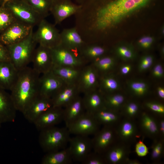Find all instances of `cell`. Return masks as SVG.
I'll use <instances>...</instances> for the list:
<instances>
[{"label":"cell","mask_w":164,"mask_h":164,"mask_svg":"<svg viewBox=\"0 0 164 164\" xmlns=\"http://www.w3.org/2000/svg\"><path fill=\"white\" fill-rule=\"evenodd\" d=\"M40 74L27 66L18 71V77L10 91L17 111L22 113L39 95Z\"/></svg>","instance_id":"6da1fadb"},{"label":"cell","mask_w":164,"mask_h":164,"mask_svg":"<svg viewBox=\"0 0 164 164\" xmlns=\"http://www.w3.org/2000/svg\"><path fill=\"white\" fill-rule=\"evenodd\" d=\"M33 28L29 35L22 40L6 46L10 61L18 70L28 66L31 62L37 43L33 38Z\"/></svg>","instance_id":"7a4b0ae2"},{"label":"cell","mask_w":164,"mask_h":164,"mask_svg":"<svg viewBox=\"0 0 164 164\" xmlns=\"http://www.w3.org/2000/svg\"><path fill=\"white\" fill-rule=\"evenodd\" d=\"M39 143L44 151L47 153L59 151L67 148L70 138V134L65 126H55L40 131Z\"/></svg>","instance_id":"3957f363"},{"label":"cell","mask_w":164,"mask_h":164,"mask_svg":"<svg viewBox=\"0 0 164 164\" xmlns=\"http://www.w3.org/2000/svg\"><path fill=\"white\" fill-rule=\"evenodd\" d=\"M4 5L16 21L32 27L43 19L23 0H13Z\"/></svg>","instance_id":"277c9868"},{"label":"cell","mask_w":164,"mask_h":164,"mask_svg":"<svg viewBox=\"0 0 164 164\" xmlns=\"http://www.w3.org/2000/svg\"><path fill=\"white\" fill-rule=\"evenodd\" d=\"M36 31L33 33V38L37 43L50 49L60 43V32L53 24L42 19L38 24Z\"/></svg>","instance_id":"5b68a950"},{"label":"cell","mask_w":164,"mask_h":164,"mask_svg":"<svg viewBox=\"0 0 164 164\" xmlns=\"http://www.w3.org/2000/svg\"><path fill=\"white\" fill-rule=\"evenodd\" d=\"M51 50L53 65L81 68L87 64L80 55L60 44Z\"/></svg>","instance_id":"8992f818"},{"label":"cell","mask_w":164,"mask_h":164,"mask_svg":"<svg viewBox=\"0 0 164 164\" xmlns=\"http://www.w3.org/2000/svg\"><path fill=\"white\" fill-rule=\"evenodd\" d=\"M33 27L16 20L0 34V41L5 46L17 43L26 37Z\"/></svg>","instance_id":"52a82bcc"},{"label":"cell","mask_w":164,"mask_h":164,"mask_svg":"<svg viewBox=\"0 0 164 164\" xmlns=\"http://www.w3.org/2000/svg\"><path fill=\"white\" fill-rule=\"evenodd\" d=\"M94 136L91 138L92 150L102 155L115 142L117 137L115 127L108 126H103Z\"/></svg>","instance_id":"ba28073f"},{"label":"cell","mask_w":164,"mask_h":164,"mask_svg":"<svg viewBox=\"0 0 164 164\" xmlns=\"http://www.w3.org/2000/svg\"><path fill=\"white\" fill-rule=\"evenodd\" d=\"M100 125L92 114L86 112L67 128L70 134L89 136L94 135Z\"/></svg>","instance_id":"9c48e42d"},{"label":"cell","mask_w":164,"mask_h":164,"mask_svg":"<svg viewBox=\"0 0 164 164\" xmlns=\"http://www.w3.org/2000/svg\"><path fill=\"white\" fill-rule=\"evenodd\" d=\"M67 84L51 71L41 74L39 80V93L52 98Z\"/></svg>","instance_id":"30bf717a"},{"label":"cell","mask_w":164,"mask_h":164,"mask_svg":"<svg viewBox=\"0 0 164 164\" xmlns=\"http://www.w3.org/2000/svg\"><path fill=\"white\" fill-rule=\"evenodd\" d=\"M31 62L32 68L40 74L51 71L53 66L51 49L39 45L34 51Z\"/></svg>","instance_id":"8fae6325"},{"label":"cell","mask_w":164,"mask_h":164,"mask_svg":"<svg viewBox=\"0 0 164 164\" xmlns=\"http://www.w3.org/2000/svg\"><path fill=\"white\" fill-rule=\"evenodd\" d=\"M99 77L98 72L91 64L83 66L77 82L80 93L84 94L97 89Z\"/></svg>","instance_id":"7c38bea8"},{"label":"cell","mask_w":164,"mask_h":164,"mask_svg":"<svg viewBox=\"0 0 164 164\" xmlns=\"http://www.w3.org/2000/svg\"><path fill=\"white\" fill-rule=\"evenodd\" d=\"M80 8V5L75 4L71 0H53L50 13L53 17L55 25L58 24L74 15Z\"/></svg>","instance_id":"4fadbf2b"},{"label":"cell","mask_w":164,"mask_h":164,"mask_svg":"<svg viewBox=\"0 0 164 164\" xmlns=\"http://www.w3.org/2000/svg\"><path fill=\"white\" fill-rule=\"evenodd\" d=\"M68 146L73 161L81 162L92 150L91 138L89 136L75 135L70 137Z\"/></svg>","instance_id":"5bb4252c"},{"label":"cell","mask_w":164,"mask_h":164,"mask_svg":"<svg viewBox=\"0 0 164 164\" xmlns=\"http://www.w3.org/2000/svg\"><path fill=\"white\" fill-rule=\"evenodd\" d=\"M60 44L79 55L87 44L75 26L63 29L60 32Z\"/></svg>","instance_id":"9a60e30c"},{"label":"cell","mask_w":164,"mask_h":164,"mask_svg":"<svg viewBox=\"0 0 164 164\" xmlns=\"http://www.w3.org/2000/svg\"><path fill=\"white\" fill-rule=\"evenodd\" d=\"M53 107V103L51 98L43 97L39 94L22 114L29 122L33 123L40 115Z\"/></svg>","instance_id":"2e32d148"},{"label":"cell","mask_w":164,"mask_h":164,"mask_svg":"<svg viewBox=\"0 0 164 164\" xmlns=\"http://www.w3.org/2000/svg\"><path fill=\"white\" fill-rule=\"evenodd\" d=\"M63 108L53 107L40 115L33 123L41 131L58 124L63 121Z\"/></svg>","instance_id":"e0dca14e"},{"label":"cell","mask_w":164,"mask_h":164,"mask_svg":"<svg viewBox=\"0 0 164 164\" xmlns=\"http://www.w3.org/2000/svg\"><path fill=\"white\" fill-rule=\"evenodd\" d=\"M115 142L102 155L106 164H118L126 163L128 159L130 149L126 143Z\"/></svg>","instance_id":"ac0fdd59"},{"label":"cell","mask_w":164,"mask_h":164,"mask_svg":"<svg viewBox=\"0 0 164 164\" xmlns=\"http://www.w3.org/2000/svg\"><path fill=\"white\" fill-rule=\"evenodd\" d=\"M80 94L77 83L67 84L51 98L53 107L64 108Z\"/></svg>","instance_id":"d6986e66"},{"label":"cell","mask_w":164,"mask_h":164,"mask_svg":"<svg viewBox=\"0 0 164 164\" xmlns=\"http://www.w3.org/2000/svg\"><path fill=\"white\" fill-rule=\"evenodd\" d=\"M16 111L11 94L0 86V123L13 121Z\"/></svg>","instance_id":"ffe728a7"},{"label":"cell","mask_w":164,"mask_h":164,"mask_svg":"<svg viewBox=\"0 0 164 164\" xmlns=\"http://www.w3.org/2000/svg\"><path fill=\"white\" fill-rule=\"evenodd\" d=\"M63 108V121L67 127L86 112L82 96L80 94Z\"/></svg>","instance_id":"44dd1931"},{"label":"cell","mask_w":164,"mask_h":164,"mask_svg":"<svg viewBox=\"0 0 164 164\" xmlns=\"http://www.w3.org/2000/svg\"><path fill=\"white\" fill-rule=\"evenodd\" d=\"M18 71L10 61L0 62V86L10 91L16 81Z\"/></svg>","instance_id":"7402d4cb"},{"label":"cell","mask_w":164,"mask_h":164,"mask_svg":"<svg viewBox=\"0 0 164 164\" xmlns=\"http://www.w3.org/2000/svg\"><path fill=\"white\" fill-rule=\"evenodd\" d=\"M118 124L117 129L115 128L117 137L121 142L127 143L136 137L138 129L132 119L125 118Z\"/></svg>","instance_id":"603a6c76"},{"label":"cell","mask_w":164,"mask_h":164,"mask_svg":"<svg viewBox=\"0 0 164 164\" xmlns=\"http://www.w3.org/2000/svg\"><path fill=\"white\" fill-rule=\"evenodd\" d=\"M83 94V102L86 112L93 114L104 107L103 94L99 89Z\"/></svg>","instance_id":"cb8c5ba5"},{"label":"cell","mask_w":164,"mask_h":164,"mask_svg":"<svg viewBox=\"0 0 164 164\" xmlns=\"http://www.w3.org/2000/svg\"><path fill=\"white\" fill-rule=\"evenodd\" d=\"M139 123L141 131L146 136L154 140L160 137L158 121L151 115L142 112L140 116Z\"/></svg>","instance_id":"d4e9b609"},{"label":"cell","mask_w":164,"mask_h":164,"mask_svg":"<svg viewBox=\"0 0 164 164\" xmlns=\"http://www.w3.org/2000/svg\"><path fill=\"white\" fill-rule=\"evenodd\" d=\"M121 114L104 106L92 115L100 125L115 127L121 120Z\"/></svg>","instance_id":"484cf974"},{"label":"cell","mask_w":164,"mask_h":164,"mask_svg":"<svg viewBox=\"0 0 164 164\" xmlns=\"http://www.w3.org/2000/svg\"><path fill=\"white\" fill-rule=\"evenodd\" d=\"M73 161L69 147L57 151L47 153L41 160L42 164H70Z\"/></svg>","instance_id":"4316f807"},{"label":"cell","mask_w":164,"mask_h":164,"mask_svg":"<svg viewBox=\"0 0 164 164\" xmlns=\"http://www.w3.org/2000/svg\"><path fill=\"white\" fill-rule=\"evenodd\" d=\"M81 68L53 65L51 71L67 84L77 83Z\"/></svg>","instance_id":"83f0119b"},{"label":"cell","mask_w":164,"mask_h":164,"mask_svg":"<svg viewBox=\"0 0 164 164\" xmlns=\"http://www.w3.org/2000/svg\"><path fill=\"white\" fill-rule=\"evenodd\" d=\"M107 51L105 46L97 43L87 44L81 50L79 55L87 64L106 55Z\"/></svg>","instance_id":"f1b7e54d"},{"label":"cell","mask_w":164,"mask_h":164,"mask_svg":"<svg viewBox=\"0 0 164 164\" xmlns=\"http://www.w3.org/2000/svg\"><path fill=\"white\" fill-rule=\"evenodd\" d=\"M120 87L118 81L111 73L99 76L98 88L103 94L115 93Z\"/></svg>","instance_id":"f546056e"},{"label":"cell","mask_w":164,"mask_h":164,"mask_svg":"<svg viewBox=\"0 0 164 164\" xmlns=\"http://www.w3.org/2000/svg\"><path fill=\"white\" fill-rule=\"evenodd\" d=\"M116 63L113 57L106 55L90 63L92 65L100 76L111 73L115 66Z\"/></svg>","instance_id":"4dcf8cb0"},{"label":"cell","mask_w":164,"mask_h":164,"mask_svg":"<svg viewBox=\"0 0 164 164\" xmlns=\"http://www.w3.org/2000/svg\"><path fill=\"white\" fill-rule=\"evenodd\" d=\"M151 0H114L115 5L128 16L145 6Z\"/></svg>","instance_id":"1f68e13d"},{"label":"cell","mask_w":164,"mask_h":164,"mask_svg":"<svg viewBox=\"0 0 164 164\" xmlns=\"http://www.w3.org/2000/svg\"><path fill=\"white\" fill-rule=\"evenodd\" d=\"M127 85L131 94L136 97H141L146 96L149 91V84L142 79H131L127 82Z\"/></svg>","instance_id":"d6a6232c"},{"label":"cell","mask_w":164,"mask_h":164,"mask_svg":"<svg viewBox=\"0 0 164 164\" xmlns=\"http://www.w3.org/2000/svg\"><path fill=\"white\" fill-rule=\"evenodd\" d=\"M103 97L104 106L116 111H118L125 102V97L120 93H114L104 94Z\"/></svg>","instance_id":"836d02e7"},{"label":"cell","mask_w":164,"mask_h":164,"mask_svg":"<svg viewBox=\"0 0 164 164\" xmlns=\"http://www.w3.org/2000/svg\"><path fill=\"white\" fill-rule=\"evenodd\" d=\"M43 18L47 16L53 0H23Z\"/></svg>","instance_id":"e575fe53"},{"label":"cell","mask_w":164,"mask_h":164,"mask_svg":"<svg viewBox=\"0 0 164 164\" xmlns=\"http://www.w3.org/2000/svg\"><path fill=\"white\" fill-rule=\"evenodd\" d=\"M122 108V114L125 118L132 119L137 117L139 114L140 105L135 101H128L125 103Z\"/></svg>","instance_id":"d590c367"},{"label":"cell","mask_w":164,"mask_h":164,"mask_svg":"<svg viewBox=\"0 0 164 164\" xmlns=\"http://www.w3.org/2000/svg\"><path fill=\"white\" fill-rule=\"evenodd\" d=\"M15 21L6 7L4 6L0 7V34Z\"/></svg>","instance_id":"8d00e7d4"},{"label":"cell","mask_w":164,"mask_h":164,"mask_svg":"<svg viewBox=\"0 0 164 164\" xmlns=\"http://www.w3.org/2000/svg\"><path fill=\"white\" fill-rule=\"evenodd\" d=\"M118 56L124 61H128L134 60L136 56L135 52L131 46L127 45H121L115 50Z\"/></svg>","instance_id":"74e56055"},{"label":"cell","mask_w":164,"mask_h":164,"mask_svg":"<svg viewBox=\"0 0 164 164\" xmlns=\"http://www.w3.org/2000/svg\"><path fill=\"white\" fill-rule=\"evenodd\" d=\"M152 146L151 154V159L154 162H158L163 155L164 143L163 138L154 139Z\"/></svg>","instance_id":"f35d334b"},{"label":"cell","mask_w":164,"mask_h":164,"mask_svg":"<svg viewBox=\"0 0 164 164\" xmlns=\"http://www.w3.org/2000/svg\"><path fill=\"white\" fill-rule=\"evenodd\" d=\"M154 57L151 55L142 56L140 59L138 65V70L139 72H145L152 67L154 65Z\"/></svg>","instance_id":"ab89813d"},{"label":"cell","mask_w":164,"mask_h":164,"mask_svg":"<svg viewBox=\"0 0 164 164\" xmlns=\"http://www.w3.org/2000/svg\"><path fill=\"white\" fill-rule=\"evenodd\" d=\"M80 163L82 164H106L103 155L94 151L89 153Z\"/></svg>","instance_id":"60d3db41"},{"label":"cell","mask_w":164,"mask_h":164,"mask_svg":"<svg viewBox=\"0 0 164 164\" xmlns=\"http://www.w3.org/2000/svg\"><path fill=\"white\" fill-rule=\"evenodd\" d=\"M145 106L148 109L160 117L164 116V105L162 103L156 101H146Z\"/></svg>","instance_id":"b9f144b4"},{"label":"cell","mask_w":164,"mask_h":164,"mask_svg":"<svg viewBox=\"0 0 164 164\" xmlns=\"http://www.w3.org/2000/svg\"><path fill=\"white\" fill-rule=\"evenodd\" d=\"M151 71L152 77L157 79H161L163 78L164 70L162 65L160 63H157L152 66Z\"/></svg>","instance_id":"7bdbcfd3"},{"label":"cell","mask_w":164,"mask_h":164,"mask_svg":"<svg viewBox=\"0 0 164 164\" xmlns=\"http://www.w3.org/2000/svg\"><path fill=\"white\" fill-rule=\"evenodd\" d=\"M154 39L150 36H145L140 38L138 42V45L141 49L146 50L150 48L154 42Z\"/></svg>","instance_id":"ee69618b"},{"label":"cell","mask_w":164,"mask_h":164,"mask_svg":"<svg viewBox=\"0 0 164 164\" xmlns=\"http://www.w3.org/2000/svg\"><path fill=\"white\" fill-rule=\"evenodd\" d=\"M135 151L137 155L140 157L145 156L149 152L148 148L141 140H139L136 143L135 146Z\"/></svg>","instance_id":"f6af8a7d"},{"label":"cell","mask_w":164,"mask_h":164,"mask_svg":"<svg viewBox=\"0 0 164 164\" xmlns=\"http://www.w3.org/2000/svg\"><path fill=\"white\" fill-rule=\"evenodd\" d=\"M10 61L7 49L5 45L0 41V62Z\"/></svg>","instance_id":"bcb514c9"},{"label":"cell","mask_w":164,"mask_h":164,"mask_svg":"<svg viewBox=\"0 0 164 164\" xmlns=\"http://www.w3.org/2000/svg\"><path fill=\"white\" fill-rule=\"evenodd\" d=\"M132 69V65L128 63L122 65L120 67L119 72L121 74L123 75H126L129 74Z\"/></svg>","instance_id":"7dc6e473"},{"label":"cell","mask_w":164,"mask_h":164,"mask_svg":"<svg viewBox=\"0 0 164 164\" xmlns=\"http://www.w3.org/2000/svg\"><path fill=\"white\" fill-rule=\"evenodd\" d=\"M158 126L160 137L162 138L164 135V120L163 119H161L158 121Z\"/></svg>","instance_id":"c3c4849f"},{"label":"cell","mask_w":164,"mask_h":164,"mask_svg":"<svg viewBox=\"0 0 164 164\" xmlns=\"http://www.w3.org/2000/svg\"><path fill=\"white\" fill-rule=\"evenodd\" d=\"M157 93L158 97L162 100L164 99V88L162 86H159L157 88Z\"/></svg>","instance_id":"681fc988"},{"label":"cell","mask_w":164,"mask_h":164,"mask_svg":"<svg viewBox=\"0 0 164 164\" xmlns=\"http://www.w3.org/2000/svg\"><path fill=\"white\" fill-rule=\"evenodd\" d=\"M140 162L136 160H130L129 159L127 160L126 163L129 164H138Z\"/></svg>","instance_id":"f907efd6"},{"label":"cell","mask_w":164,"mask_h":164,"mask_svg":"<svg viewBox=\"0 0 164 164\" xmlns=\"http://www.w3.org/2000/svg\"><path fill=\"white\" fill-rule=\"evenodd\" d=\"M85 0H75L76 2L77 3V4L79 5H81Z\"/></svg>","instance_id":"816d5d0a"},{"label":"cell","mask_w":164,"mask_h":164,"mask_svg":"<svg viewBox=\"0 0 164 164\" xmlns=\"http://www.w3.org/2000/svg\"><path fill=\"white\" fill-rule=\"evenodd\" d=\"M161 53L162 56H164V48L163 47H162L161 49Z\"/></svg>","instance_id":"f5cc1de1"},{"label":"cell","mask_w":164,"mask_h":164,"mask_svg":"<svg viewBox=\"0 0 164 164\" xmlns=\"http://www.w3.org/2000/svg\"><path fill=\"white\" fill-rule=\"evenodd\" d=\"M12 0H4V5L6 3V2H9V1H12Z\"/></svg>","instance_id":"db71d44e"},{"label":"cell","mask_w":164,"mask_h":164,"mask_svg":"<svg viewBox=\"0 0 164 164\" xmlns=\"http://www.w3.org/2000/svg\"><path fill=\"white\" fill-rule=\"evenodd\" d=\"M1 123H0V127H1Z\"/></svg>","instance_id":"11a10c76"}]
</instances>
